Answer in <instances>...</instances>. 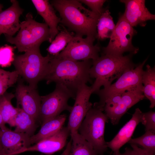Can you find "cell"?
<instances>
[{
	"instance_id": "5b68a950",
	"label": "cell",
	"mask_w": 155,
	"mask_h": 155,
	"mask_svg": "<svg viewBox=\"0 0 155 155\" xmlns=\"http://www.w3.org/2000/svg\"><path fill=\"white\" fill-rule=\"evenodd\" d=\"M103 111V108L94 104L88 112L78 130L98 155H103L108 148L104 135L105 124L109 119Z\"/></svg>"
},
{
	"instance_id": "4316f807",
	"label": "cell",
	"mask_w": 155,
	"mask_h": 155,
	"mask_svg": "<svg viewBox=\"0 0 155 155\" xmlns=\"http://www.w3.org/2000/svg\"><path fill=\"white\" fill-rule=\"evenodd\" d=\"M128 143L138 145L150 152L155 154V131L149 130L146 131L142 136L131 138Z\"/></svg>"
},
{
	"instance_id": "52a82bcc",
	"label": "cell",
	"mask_w": 155,
	"mask_h": 155,
	"mask_svg": "<svg viewBox=\"0 0 155 155\" xmlns=\"http://www.w3.org/2000/svg\"><path fill=\"white\" fill-rule=\"evenodd\" d=\"M75 95L63 85L56 84L52 92L41 96L38 121L42 125L47 121L59 115L64 111L70 112L72 106L68 104L69 100L75 99Z\"/></svg>"
},
{
	"instance_id": "6da1fadb",
	"label": "cell",
	"mask_w": 155,
	"mask_h": 155,
	"mask_svg": "<svg viewBox=\"0 0 155 155\" xmlns=\"http://www.w3.org/2000/svg\"><path fill=\"white\" fill-rule=\"evenodd\" d=\"M92 65L90 60L75 61L52 56L44 80L47 84H61L75 95L79 88L92 82L89 70Z\"/></svg>"
},
{
	"instance_id": "44dd1931",
	"label": "cell",
	"mask_w": 155,
	"mask_h": 155,
	"mask_svg": "<svg viewBox=\"0 0 155 155\" xmlns=\"http://www.w3.org/2000/svg\"><path fill=\"white\" fill-rule=\"evenodd\" d=\"M66 117L65 114L60 115L41 125L38 132L30 137L31 144H35L59 131L63 127Z\"/></svg>"
},
{
	"instance_id": "1f68e13d",
	"label": "cell",
	"mask_w": 155,
	"mask_h": 155,
	"mask_svg": "<svg viewBox=\"0 0 155 155\" xmlns=\"http://www.w3.org/2000/svg\"><path fill=\"white\" fill-rule=\"evenodd\" d=\"M133 148V150L137 155H155L143 149L138 147V146L134 144H130Z\"/></svg>"
},
{
	"instance_id": "8992f818",
	"label": "cell",
	"mask_w": 155,
	"mask_h": 155,
	"mask_svg": "<svg viewBox=\"0 0 155 155\" xmlns=\"http://www.w3.org/2000/svg\"><path fill=\"white\" fill-rule=\"evenodd\" d=\"M51 57L49 54L43 56L40 51L27 52L14 56L13 63L19 75L36 89L38 82L44 80Z\"/></svg>"
},
{
	"instance_id": "e575fe53",
	"label": "cell",
	"mask_w": 155,
	"mask_h": 155,
	"mask_svg": "<svg viewBox=\"0 0 155 155\" xmlns=\"http://www.w3.org/2000/svg\"><path fill=\"white\" fill-rule=\"evenodd\" d=\"M0 155H4L0 143Z\"/></svg>"
},
{
	"instance_id": "2e32d148",
	"label": "cell",
	"mask_w": 155,
	"mask_h": 155,
	"mask_svg": "<svg viewBox=\"0 0 155 155\" xmlns=\"http://www.w3.org/2000/svg\"><path fill=\"white\" fill-rule=\"evenodd\" d=\"M70 132L67 127H63L54 135L26 148L24 152L35 151L51 155L62 149L65 145Z\"/></svg>"
},
{
	"instance_id": "83f0119b",
	"label": "cell",
	"mask_w": 155,
	"mask_h": 155,
	"mask_svg": "<svg viewBox=\"0 0 155 155\" xmlns=\"http://www.w3.org/2000/svg\"><path fill=\"white\" fill-rule=\"evenodd\" d=\"M19 75L16 70L10 72L0 68V96L16 82Z\"/></svg>"
},
{
	"instance_id": "9a60e30c",
	"label": "cell",
	"mask_w": 155,
	"mask_h": 155,
	"mask_svg": "<svg viewBox=\"0 0 155 155\" xmlns=\"http://www.w3.org/2000/svg\"><path fill=\"white\" fill-rule=\"evenodd\" d=\"M145 98L142 89L127 91L122 94L121 100L115 107L104 111L105 113L113 125L117 124L130 108Z\"/></svg>"
},
{
	"instance_id": "3957f363",
	"label": "cell",
	"mask_w": 155,
	"mask_h": 155,
	"mask_svg": "<svg viewBox=\"0 0 155 155\" xmlns=\"http://www.w3.org/2000/svg\"><path fill=\"white\" fill-rule=\"evenodd\" d=\"M133 55L117 56L102 54L92 60L89 75L90 78L95 80L91 86L92 93H96L102 86L104 88L108 87L125 71L135 67L138 64L132 61Z\"/></svg>"
},
{
	"instance_id": "836d02e7",
	"label": "cell",
	"mask_w": 155,
	"mask_h": 155,
	"mask_svg": "<svg viewBox=\"0 0 155 155\" xmlns=\"http://www.w3.org/2000/svg\"><path fill=\"white\" fill-rule=\"evenodd\" d=\"M6 127L5 124L4 123L0 111V129Z\"/></svg>"
},
{
	"instance_id": "8d00e7d4",
	"label": "cell",
	"mask_w": 155,
	"mask_h": 155,
	"mask_svg": "<svg viewBox=\"0 0 155 155\" xmlns=\"http://www.w3.org/2000/svg\"><path fill=\"white\" fill-rule=\"evenodd\" d=\"M41 155H46L44 154H41Z\"/></svg>"
},
{
	"instance_id": "277c9868",
	"label": "cell",
	"mask_w": 155,
	"mask_h": 155,
	"mask_svg": "<svg viewBox=\"0 0 155 155\" xmlns=\"http://www.w3.org/2000/svg\"><path fill=\"white\" fill-rule=\"evenodd\" d=\"M7 40L14 44L19 52L40 51L44 42L50 40L49 29L45 23H40L33 19L30 13L26 15L25 20L20 23V28L15 37L5 36Z\"/></svg>"
},
{
	"instance_id": "7402d4cb",
	"label": "cell",
	"mask_w": 155,
	"mask_h": 155,
	"mask_svg": "<svg viewBox=\"0 0 155 155\" xmlns=\"http://www.w3.org/2000/svg\"><path fill=\"white\" fill-rule=\"evenodd\" d=\"M14 97V94L6 92L0 96V111L3 120L11 127H15V119L20 109L12 104L11 100Z\"/></svg>"
},
{
	"instance_id": "d6986e66",
	"label": "cell",
	"mask_w": 155,
	"mask_h": 155,
	"mask_svg": "<svg viewBox=\"0 0 155 155\" xmlns=\"http://www.w3.org/2000/svg\"><path fill=\"white\" fill-rule=\"evenodd\" d=\"M38 13L44 19L48 26L50 32V40L51 43L59 33L58 24L61 18L57 16L53 7L48 0H32Z\"/></svg>"
},
{
	"instance_id": "ba28073f",
	"label": "cell",
	"mask_w": 155,
	"mask_h": 155,
	"mask_svg": "<svg viewBox=\"0 0 155 155\" xmlns=\"http://www.w3.org/2000/svg\"><path fill=\"white\" fill-rule=\"evenodd\" d=\"M137 31L127 22L123 14L120 15L107 46L102 48L103 54L123 55L124 53H137L139 49L134 46L132 40Z\"/></svg>"
},
{
	"instance_id": "f1b7e54d",
	"label": "cell",
	"mask_w": 155,
	"mask_h": 155,
	"mask_svg": "<svg viewBox=\"0 0 155 155\" xmlns=\"http://www.w3.org/2000/svg\"><path fill=\"white\" fill-rule=\"evenodd\" d=\"M14 48L6 45L0 48V66L6 67L10 66L14 60Z\"/></svg>"
},
{
	"instance_id": "7c38bea8",
	"label": "cell",
	"mask_w": 155,
	"mask_h": 155,
	"mask_svg": "<svg viewBox=\"0 0 155 155\" xmlns=\"http://www.w3.org/2000/svg\"><path fill=\"white\" fill-rule=\"evenodd\" d=\"M14 95L17 107L22 109L36 121H38L41 97L36 89L19 83Z\"/></svg>"
},
{
	"instance_id": "4fadbf2b",
	"label": "cell",
	"mask_w": 155,
	"mask_h": 155,
	"mask_svg": "<svg viewBox=\"0 0 155 155\" xmlns=\"http://www.w3.org/2000/svg\"><path fill=\"white\" fill-rule=\"evenodd\" d=\"M30 137L12 131L6 127L0 129V143L5 155H18L32 145Z\"/></svg>"
},
{
	"instance_id": "f546056e",
	"label": "cell",
	"mask_w": 155,
	"mask_h": 155,
	"mask_svg": "<svg viewBox=\"0 0 155 155\" xmlns=\"http://www.w3.org/2000/svg\"><path fill=\"white\" fill-rule=\"evenodd\" d=\"M80 2L83 3L90 7L92 11L100 16L104 11L103 6L106 1L105 0H78Z\"/></svg>"
},
{
	"instance_id": "9c48e42d",
	"label": "cell",
	"mask_w": 155,
	"mask_h": 155,
	"mask_svg": "<svg viewBox=\"0 0 155 155\" xmlns=\"http://www.w3.org/2000/svg\"><path fill=\"white\" fill-rule=\"evenodd\" d=\"M148 58L142 63L138 64L135 68L129 69L124 72L114 83L108 87L100 90L96 93L100 100L94 104L103 108L105 100L113 95L120 94L127 91L137 89L143 90L142 77L144 71L143 67Z\"/></svg>"
},
{
	"instance_id": "e0dca14e",
	"label": "cell",
	"mask_w": 155,
	"mask_h": 155,
	"mask_svg": "<svg viewBox=\"0 0 155 155\" xmlns=\"http://www.w3.org/2000/svg\"><path fill=\"white\" fill-rule=\"evenodd\" d=\"M12 5L0 13V36H13L20 28L19 18L24 11L16 0L10 1Z\"/></svg>"
},
{
	"instance_id": "7a4b0ae2",
	"label": "cell",
	"mask_w": 155,
	"mask_h": 155,
	"mask_svg": "<svg viewBox=\"0 0 155 155\" xmlns=\"http://www.w3.org/2000/svg\"><path fill=\"white\" fill-rule=\"evenodd\" d=\"M51 2L59 14L60 22L75 32V36L96 38L99 16L85 8L78 0H54Z\"/></svg>"
},
{
	"instance_id": "5bb4252c",
	"label": "cell",
	"mask_w": 155,
	"mask_h": 155,
	"mask_svg": "<svg viewBox=\"0 0 155 155\" xmlns=\"http://www.w3.org/2000/svg\"><path fill=\"white\" fill-rule=\"evenodd\" d=\"M125 4L124 18L133 27L139 25L144 27L149 20H154L155 15L151 13L145 5L144 0H121Z\"/></svg>"
},
{
	"instance_id": "484cf974",
	"label": "cell",
	"mask_w": 155,
	"mask_h": 155,
	"mask_svg": "<svg viewBox=\"0 0 155 155\" xmlns=\"http://www.w3.org/2000/svg\"><path fill=\"white\" fill-rule=\"evenodd\" d=\"M74 37L63 27V30L59 32L46 50L51 55L57 56L65 49Z\"/></svg>"
},
{
	"instance_id": "4dcf8cb0",
	"label": "cell",
	"mask_w": 155,
	"mask_h": 155,
	"mask_svg": "<svg viewBox=\"0 0 155 155\" xmlns=\"http://www.w3.org/2000/svg\"><path fill=\"white\" fill-rule=\"evenodd\" d=\"M141 123L145 126V131H155V112L151 111L143 113Z\"/></svg>"
},
{
	"instance_id": "30bf717a",
	"label": "cell",
	"mask_w": 155,
	"mask_h": 155,
	"mask_svg": "<svg viewBox=\"0 0 155 155\" xmlns=\"http://www.w3.org/2000/svg\"><path fill=\"white\" fill-rule=\"evenodd\" d=\"M96 38L88 36L85 38L75 36L65 49L56 57L72 60H94L99 57L100 51L98 44L94 45Z\"/></svg>"
},
{
	"instance_id": "ac0fdd59",
	"label": "cell",
	"mask_w": 155,
	"mask_h": 155,
	"mask_svg": "<svg viewBox=\"0 0 155 155\" xmlns=\"http://www.w3.org/2000/svg\"><path fill=\"white\" fill-rule=\"evenodd\" d=\"M142 113L139 108H136L131 119L121 128L111 141L106 142L107 147L113 153L120 152V148L131 138L137 126L141 122Z\"/></svg>"
},
{
	"instance_id": "d6a6232c",
	"label": "cell",
	"mask_w": 155,
	"mask_h": 155,
	"mask_svg": "<svg viewBox=\"0 0 155 155\" xmlns=\"http://www.w3.org/2000/svg\"><path fill=\"white\" fill-rule=\"evenodd\" d=\"M113 155H137L134 151L129 148H126L125 151L123 153L120 152L117 153H113Z\"/></svg>"
},
{
	"instance_id": "d4e9b609",
	"label": "cell",
	"mask_w": 155,
	"mask_h": 155,
	"mask_svg": "<svg viewBox=\"0 0 155 155\" xmlns=\"http://www.w3.org/2000/svg\"><path fill=\"white\" fill-rule=\"evenodd\" d=\"M115 26L110 12L108 9H105L98 20L96 38L100 40L110 38Z\"/></svg>"
},
{
	"instance_id": "d590c367",
	"label": "cell",
	"mask_w": 155,
	"mask_h": 155,
	"mask_svg": "<svg viewBox=\"0 0 155 155\" xmlns=\"http://www.w3.org/2000/svg\"><path fill=\"white\" fill-rule=\"evenodd\" d=\"M3 7V5L0 3V13L2 11V9Z\"/></svg>"
},
{
	"instance_id": "603a6c76",
	"label": "cell",
	"mask_w": 155,
	"mask_h": 155,
	"mask_svg": "<svg viewBox=\"0 0 155 155\" xmlns=\"http://www.w3.org/2000/svg\"><path fill=\"white\" fill-rule=\"evenodd\" d=\"M143 86V92L145 98L150 102V108L155 106V68L149 65L146 66V69L144 71L142 77Z\"/></svg>"
},
{
	"instance_id": "cb8c5ba5",
	"label": "cell",
	"mask_w": 155,
	"mask_h": 155,
	"mask_svg": "<svg viewBox=\"0 0 155 155\" xmlns=\"http://www.w3.org/2000/svg\"><path fill=\"white\" fill-rule=\"evenodd\" d=\"M36 121L32 117L20 108L15 119L16 127L14 131L25 134L31 137L34 134L37 128Z\"/></svg>"
},
{
	"instance_id": "8fae6325",
	"label": "cell",
	"mask_w": 155,
	"mask_h": 155,
	"mask_svg": "<svg viewBox=\"0 0 155 155\" xmlns=\"http://www.w3.org/2000/svg\"><path fill=\"white\" fill-rule=\"evenodd\" d=\"M92 94V87L85 84L78 90L75 102L70 112L67 127L70 133L78 132L79 127L88 112L92 108V104L89 101Z\"/></svg>"
},
{
	"instance_id": "ffe728a7",
	"label": "cell",
	"mask_w": 155,
	"mask_h": 155,
	"mask_svg": "<svg viewBox=\"0 0 155 155\" xmlns=\"http://www.w3.org/2000/svg\"><path fill=\"white\" fill-rule=\"evenodd\" d=\"M70 135V140L62 155H98L91 145L78 132Z\"/></svg>"
}]
</instances>
